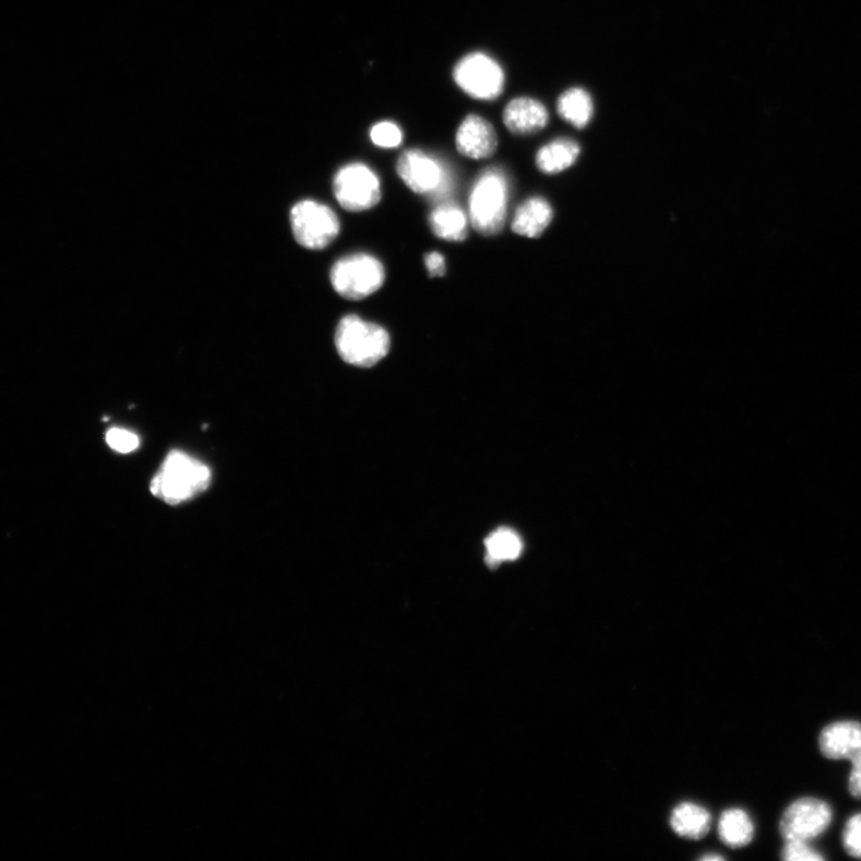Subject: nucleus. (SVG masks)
<instances>
[{
  "label": "nucleus",
  "instance_id": "nucleus-1",
  "mask_svg": "<svg viewBox=\"0 0 861 861\" xmlns=\"http://www.w3.org/2000/svg\"><path fill=\"white\" fill-rule=\"evenodd\" d=\"M510 192L505 170L498 167L485 169L474 182L469 195L471 227L483 236L501 234L506 223Z\"/></svg>",
  "mask_w": 861,
  "mask_h": 861
},
{
  "label": "nucleus",
  "instance_id": "nucleus-2",
  "mask_svg": "<svg viewBox=\"0 0 861 861\" xmlns=\"http://www.w3.org/2000/svg\"><path fill=\"white\" fill-rule=\"evenodd\" d=\"M211 469L189 454L172 451L150 486L152 493L169 505L190 501L207 490Z\"/></svg>",
  "mask_w": 861,
  "mask_h": 861
},
{
  "label": "nucleus",
  "instance_id": "nucleus-3",
  "mask_svg": "<svg viewBox=\"0 0 861 861\" xmlns=\"http://www.w3.org/2000/svg\"><path fill=\"white\" fill-rule=\"evenodd\" d=\"M335 346L347 364L371 368L390 354L392 339L388 331L378 323L358 315L343 318L335 331Z\"/></svg>",
  "mask_w": 861,
  "mask_h": 861
},
{
  "label": "nucleus",
  "instance_id": "nucleus-4",
  "mask_svg": "<svg viewBox=\"0 0 861 861\" xmlns=\"http://www.w3.org/2000/svg\"><path fill=\"white\" fill-rule=\"evenodd\" d=\"M385 282L382 262L367 253L349 254L336 261L331 271V283L336 294L348 301L378 292Z\"/></svg>",
  "mask_w": 861,
  "mask_h": 861
},
{
  "label": "nucleus",
  "instance_id": "nucleus-5",
  "mask_svg": "<svg viewBox=\"0 0 861 861\" xmlns=\"http://www.w3.org/2000/svg\"><path fill=\"white\" fill-rule=\"evenodd\" d=\"M396 171L410 191L441 201L453 190L451 169L439 158L421 152L407 150L397 159Z\"/></svg>",
  "mask_w": 861,
  "mask_h": 861
},
{
  "label": "nucleus",
  "instance_id": "nucleus-6",
  "mask_svg": "<svg viewBox=\"0 0 861 861\" xmlns=\"http://www.w3.org/2000/svg\"><path fill=\"white\" fill-rule=\"evenodd\" d=\"M295 240L311 251L327 248L340 234V222L327 205L314 201L297 203L290 215Z\"/></svg>",
  "mask_w": 861,
  "mask_h": 861
},
{
  "label": "nucleus",
  "instance_id": "nucleus-7",
  "mask_svg": "<svg viewBox=\"0 0 861 861\" xmlns=\"http://www.w3.org/2000/svg\"><path fill=\"white\" fill-rule=\"evenodd\" d=\"M333 191L336 201L348 212L369 211L382 199L378 174L363 164L347 165L336 172Z\"/></svg>",
  "mask_w": 861,
  "mask_h": 861
},
{
  "label": "nucleus",
  "instance_id": "nucleus-8",
  "mask_svg": "<svg viewBox=\"0 0 861 861\" xmlns=\"http://www.w3.org/2000/svg\"><path fill=\"white\" fill-rule=\"evenodd\" d=\"M454 80L466 94L485 101L501 95L505 85L501 65L483 53H471L459 60L454 70Z\"/></svg>",
  "mask_w": 861,
  "mask_h": 861
},
{
  "label": "nucleus",
  "instance_id": "nucleus-9",
  "mask_svg": "<svg viewBox=\"0 0 861 861\" xmlns=\"http://www.w3.org/2000/svg\"><path fill=\"white\" fill-rule=\"evenodd\" d=\"M832 809L816 798H802L792 803L780 821L785 840L810 841L825 833L832 822Z\"/></svg>",
  "mask_w": 861,
  "mask_h": 861
},
{
  "label": "nucleus",
  "instance_id": "nucleus-10",
  "mask_svg": "<svg viewBox=\"0 0 861 861\" xmlns=\"http://www.w3.org/2000/svg\"><path fill=\"white\" fill-rule=\"evenodd\" d=\"M456 147L461 155L471 159L493 156L498 147V136L492 124L479 116H468L459 124L456 133Z\"/></svg>",
  "mask_w": 861,
  "mask_h": 861
},
{
  "label": "nucleus",
  "instance_id": "nucleus-11",
  "mask_svg": "<svg viewBox=\"0 0 861 861\" xmlns=\"http://www.w3.org/2000/svg\"><path fill=\"white\" fill-rule=\"evenodd\" d=\"M820 748L822 754L830 760H848L854 763L861 757V724H830L820 736Z\"/></svg>",
  "mask_w": 861,
  "mask_h": 861
},
{
  "label": "nucleus",
  "instance_id": "nucleus-12",
  "mask_svg": "<svg viewBox=\"0 0 861 861\" xmlns=\"http://www.w3.org/2000/svg\"><path fill=\"white\" fill-rule=\"evenodd\" d=\"M549 119L547 108L530 97L513 99L504 109L503 120L506 129L514 134L527 135L540 132Z\"/></svg>",
  "mask_w": 861,
  "mask_h": 861
},
{
  "label": "nucleus",
  "instance_id": "nucleus-13",
  "mask_svg": "<svg viewBox=\"0 0 861 861\" xmlns=\"http://www.w3.org/2000/svg\"><path fill=\"white\" fill-rule=\"evenodd\" d=\"M553 219V208L546 199L533 196L516 211L511 229L519 236L538 239Z\"/></svg>",
  "mask_w": 861,
  "mask_h": 861
},
{
  "label": "nucleus",
  "instance_id": "nucleus-14",
  "mask_svg": "<svg viewBox=\"0 0 861 861\" xmlns=\"http://www.w3.org/2000/svg\"><path fill=\"white\" fill-rule=\"evenodd\" d=\"M430 228L439 239L462 242L467 239L469 220L466 212L456 204L437 206L429 218Z\"/></svg>",
  "mask_w": 861,
  "mask_h": 861
},
{
  "label": "nucleus",
  "instance_id": "nucleus-15",
  "mask_svg": "<svg viewBox=\"0 0 861 861\" xmlns=\"http://www.w3.org/2000/svg\"><path fill=\"white\" fill-rule=\"evenodd\" d=\"M670 825L683 838L702 839L709 830L710 814L702 805L681 803L672 810Z\"/></svg>",
  "mask_w": 861,
  "mask_h": 861
},
{
  "label": "nucleus",
  "instance_id": "nucleus-16",
  "mask_svg": "<svg viewBox=\"0 0 861 861\" xmlns=\"http://www.w3.org/2000/svg\"><path fill=\"white\" fill-rule=\"evenodd\" d=\"M581 147L576 142L561 139L548 143L536 155V166L545 174H558L576 164Z\"/></svg>",
  "mask_w": 861,
  "mask_h": 861
},
{
  "label": "nucleus",
  "instance_id": "nucleus-17",
  "mask_svg": "<svg viewBox=\"0 0 861 861\" xmlns=\"http://www.w3.org/2000/svg\"><path fill=\"white\" fill-rule=\"evenodd\" d=\"M754 825L751 816L742 809L724 811L718 826L719 838L730 847L746 846L754 838Z\"/></svg>",
  "mask_w": 861,
  "mask_h": 861
},
{
  "label": "nucleus",
  "instance_id": "nucleus-18",
  "mask_svg": "<svg viewBox=\"0 0 861 861\" xmlns=\"http://www.w3.org/2000/svg\"><path fill=\"white\" fill-rule=\"evenodd\" d=\"M486 561L490 567H497L506 561H515L523 552V542L516 531L501 528L492 533L485 541Z\"/></svg>",
  "mask_w": 861,
  "mask_h": 861
},
{
  "label": "nucleus",
  "instance_id": "nucleus-19",
  "mask_svg": "<svg viewBox=\"0 0 861 861\" xmlns=\"http://www.w3.org/2000/svg\"><path fill=\"white\" fill-rule=\"evenodd\" d=\"M558 111L561 118L584 129L594 115V103L590 94L581 87H572L558 99Z\"/></svg>",
  "mask_w": 861,
  "mask_h": 861
},
{
  "label": "nucleus",
  "instance_id": "nucleus-20",
  "mask_svg": "<svg viewBox=\"0 0 861 861\" xmlns=\"http://www.w3.org/2000/svg\"><path fill=\"white\" fill-rule=\"evenodd\" d=\"M370 139L372 143L379 147L395 148L403 143L404 134L396 123L392 121H382L372 127Z\"/></svg>",
  "mask_w": 861,
  "mask_h": 861
},
{
  "label": "nucleus",
  "instance_id": "nucleus-21",
  "mask_svg": "<svg viewBox=\"0 0 861 861\" xmlns=\"http://www.w3.org/2000/svg\"><path fill=\"white\" fill-rule=\"evenodd\" d=\"M106 442L113 451L120 454L133 453L141 444L139 435L120 428L110 429L106 434Z\"/></svg>",
  "mask_w": 861,
  "mask_h": 861
},
{
  "label": "nucleus",
  "instance_id": "nucleus-22",
  "mask_svg": "<svg viewBox=\"0 0 861 861\" xmlns=\"http://www.w3.org/2000/svg\"><path fill=\"white\" fill-rule=\"evenodd\" d=\"M782 859L788 861H821L825 858L815 851L814 848H811L806 841L786 840Z\"/></svg>",
  "mask_w": 861,
  "mask_h": 861
},
{
  "label": "nucleus",
  "instance_id": "nucleus-23",
  "mask_svg": "<svg viewBox=\"0 0 861 861\" xmlns=\"http://www.w3.org/2000/svg\"><path fill=\"white\" fill-rule=\"evenodd\" d=\"M844 846L848 854L861 858V814L847 822L844 830Z\"/></svg>",
  "mask_w": 861,
  "mask_h": 861
},
{
  "label": "nucleus",
  "instance_id": "nucleus-24",
  "mask_svg": "<svg viewBox=\"0 0 861 861\" xmlns=\"http://www.w3.org/2000/svg\"><path fill=\"white\" fill-rule=\"evenodd\" d=\"M426 265L430 277H443L446 272L445 259L439 252H432L426 255Z\"/></svg>",
  "mask_w": 861,
  "mask_h": 861
},
{
  "label": "nucleus",
  "instance_id": "nucleus-25",
  "mask_svg": "<svg viewBox=\"0 0 861 861\" xmlns=\"http://www.w3.org/2000/svg\"><path fill=\"white\" fill-rule=\"evenodd\" d=\"M850 777V791L853 797L861 800V757L854 761Z\"/></svg>",
  "mask_w": 861,
  "mask_h": 861
},
{
  "label": "nucleus",
  "instance_id": "nucleus-26",
  "mask_svg": "<svg viewBox=\"0 0 861 861\" xmlns=\"http://www.w3.org/2000/svg\"><path fill=\"white\" fill-rule=\"evenodd\" d=\"M703 860H705V861H710V860L719 861V860H722V857L717 856V854L705 856V857H703Z\"/></svg>",
  "mask_w": 861,
  "mask_h": 861
}]
</instances>
